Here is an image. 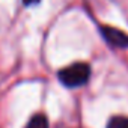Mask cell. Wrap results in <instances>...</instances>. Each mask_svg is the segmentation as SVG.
Masks as SVG:
<instances>
[{
  "label": "cell",
  "instance_id": "cell-1",
  "mask_svg": "<svg viewBox=\"0 0 128 128\" xmlns=\"http://www.w3.org/2000/svg\"><path fill=\"white\" fill-rule=\"evenodd\" d=\"M90 76V68L88 63H72L59 71V80L66 88H78L83 86Z\"/></svg>",
  "mask_w": 128,
  "mask_h": 128
},
{
  "label": "cell",
  "instance_id": "cell-4",
  "mask_svg": "<svg viewBox=\"0 0 128 128\" xmlns=\"http://www.w3.org/2000/svg\"><path fill=\"white\" fill-rule=\"evenodd\" d=\"M107 128H128V118H125V116H113L108 120Z\"/></svg>",
  "mask_w": 128,
  "mask_h": 128
},
{
  "label": "cell",
  "instance_id": "cell-2",
  "mask_svg": "<svg viewBox=\"0 0 128 128\" xmlns=\"http://www.w3.org/2000/svg\"><path fill=\"white\" fill-rule=\"evenodd\" d=\"M101 33H102L104 39H106L108 44H112V45H114V47H119V48L128 47V35L124 33L122 30L106 26V27H101Z\"/></svg>",
  "mask_w": 128,
  "mask_h": 128
},
{
  "label": "cell",
  "instance_id": "cell-5",
  "mask_svg": "<svg viewBox=\"0 0 128 128\" xmlns=\"http://www.w3.org/2000/svg\"><path fill=\"white\" fill-rule=\"evenodd\" d=\"M23 2L26 5H36V3H39V0H23Z\"/></svg>",
  "mask_w": 128,
  "mask_h": 128
},
{
  "label": "cell",
  "instance_id": "cell-3",
  "mask_svg": "<svg viewBox=\"0 0 128 128\" xmlns=\"http://www.w3.org/2000/svg\"><path fill=\"white\" fill-rule=\"evenodd\" d=\"M26 128H48V120L44 114H35L30 118Z\"/></svg>",
  "mask_w": 128,
  "mask_h": 128
}]
</instances>
